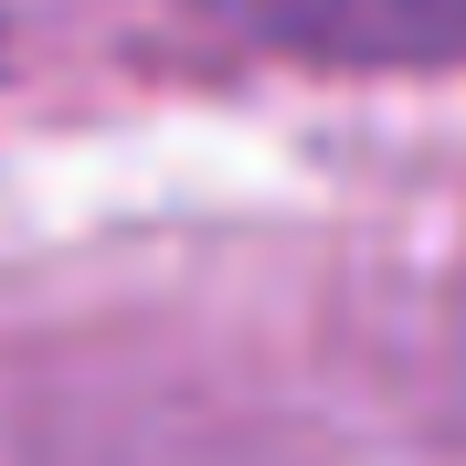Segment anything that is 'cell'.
I'll use <instances>...</instances> for the list:
<instances>
[{
  "label": "cell",
  "instance_id": "cell-1",
  "mask_svg": "<svg viewBox=\"0 0 466 466\" xmlns=\"http://www.w3.org/2000/svg\"><path fill=\"white\" fill-rule=\"evenodd\" d=\"M223 22L297 64H466V0H223Z\"/></svg>",
  "mask_w": 466,
  "mask_h": 466
}]
</instances>
